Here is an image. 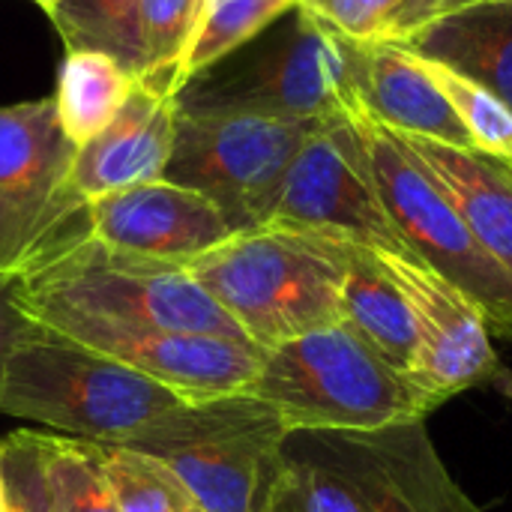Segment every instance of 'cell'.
Instances as JSON below:
<instances>
[{
	"label": "cell",
	"instance_id": "6da1fadb",
	"mask_svg": "<svg viewBox=\"0 0 512 512\" xmlns=\"http://www.w3.org/2000/svg\"><path fill=\"white\" fill-rule=\"evenodd\" d=\"M186 270L261 351L342 324V240L261 225L231 234Z\"/></svg>",
	"mask_w": 512,
	"mask_h": 512
},
{
	"label": "cell",
	"instance_id": "7a4b0ae2",
	"mask_svg": "<svg viewBox=\"0 0 512 512\" xmlns=\"http://www.w3.org/2000/svg\"><path fill=\"white\" fill-rule=\"evenodd\" d=\"M174 99L186 114H261L306 123L354 114L345 36L297 3L246 45L192 75Z\"/></svg>",
	"mask_w": 512,
	"mask_h": 512
},
{
	"label": "cell",
	"instance_id": "3957f363",
	"mask_svg": "<svg viewBox=\"0 0 512 512\" xmlns=\"http://www.w3.org/2000/svg\"><path fill=\"white\" fill-rule=\"evenodd\" d=\"M246 393L267 402L291 435L381 432L432 414L414 381L345 324L264 351Z\"/></svg>",
	"mask_w": 512,
	"mask_h": 512
},
{
	"label": "cell",
	"instance_id": "277c9868",
	"mask_svg": "<svg viewBox=\"0 0 512 512\" xmlns=\"http://www.w3.org/2000/svg\"><path fill=\"white\" fill-rule=\"evenodd\" d=\"M180 402L168 387L48 327L24 342L0 375V414L102 447H126Z\"/></svg>",
	"mask_w": 512,
	"mask_h": 512
},
{
	"label": "cell",
	"instance_id": "5b68a950",
	"mask_svg": "<svg viewBox=\"0 0 512 512\" xmlns=\"http://www.w3.org/2000/svg\"><path fill=\"white\" fill-rule=\"evenodd\" d=\"M291 432L252 393L180 402L126 447L162 459L201 512H270Z\"/></svg>",
	"mask_w": 512,
	"mask_h": 512
},
{
	"label": "cell",
	"instance_id": "8992f818",
	"mask_svg": "<svg viewBox=\"0 0 512 512\" xmlns=\"http://www.w3.org/2000/svg\"><path fill=\"white\" fill-rule=\"evenodd\" d=\"M24 300L111 321L249 342L186 267L114 252L90 234L30 267L24 273Z\"/></svg>",
	"mask_w": 512,
	"mask_h": 512
},
{
	"label": "cell",
	"instance_id": "52a82bcc",
	"mask_svg": "<svg viewBox=\"0 0 512 512\" xmlns=\"http://www.w3.org/2000/svg\"><path fill=\"white\" fill-rule=\"evenodd\" d=\"M378 195L402 240L429 270L459 288L495 336L512 339V276L480 246L456 204L399 132L357 117Z\"/></svg>",
	"mask_w": 512,
	"mask_h": 512
},
{
	"label": "cell",
	"instance_id": "ba28073f",
	"mask_svg": "<svg viewBox=\"0 0 512 512\" xmlns=\"http://www.w3.org/2000/svg\"><path fill=\"white\" fill-rule=\"evenodd\" d=\"M321 123L177 111L162 180L210 198L234 234L270 222L285 174Z\"/></svg>",
	"mask_w": 512,
	"mask_h": 512
},
{
	"label": "cell",
	"instance_id": "9c48e42d",
	"mask_svg": "<svg viewBox=\"0 0 512 512\" xmlns=\"http://www.w3.org/2000/svg\"><path fill=\"white\" fill-rule=\"evenodd\" d=\"M267 225L414 258L378 195L363 135L351 114L324 120L306 138L285 174Z\"/></svg>",
	"mask_w": 512,
	"mask_h": 512
},
{
	"label": "cell",
	"instance_id": "30bf717a",
	"mask_svg": "<svg viewBox=\"0 0 512 512\" xmlns=\"http://www.w3.org/2000/svg\"><path fill=\"white\" fill-rule=\"evenodd\" d=\"M27 312L36 324L123 363L126 369L168 387L183 402L246 393L264 363V351L240 339L111 321L63 306L27 303Z\"/></svg>",
	"mask_w": 512,
	"mask_h": 512
},
{
	"label": "cell",
	"instance_id": "8fae6325",
	"mask_svg": "<svg viewBox=\"0 0 512 512\" xmlns=\"http://www.w3.org/2000/svg\"><path fill=\"white\" fill-rule=\"evenodd\" d=\"M309 450L339 468L366 512H480L435 453L426 420L381 432H300Z\"/></svg>",
	"mask_w": 512,
	"mask_h": 512
},
{
	"label": "cell",
	"instance_id": "7c38bea8",
	"mask_svg": "<svg viewBox=\"0 0 512 512\" xmlns=\"http://www.w3.org/2000/svg\"><path fill=\"white\" fill-rule=\"evenodd\" d=\"M378 255L393 279L402 285L414 312L420 336V363L414 384L423 393L429 411H435L456 393L495 378L498 357L483 312L423 261L384 252Z\"/></svg>",
	"mask_w": 512,
	"mask_h": 512
},
{
	"label": "cell",
	"instance_id": "4fadbf2b",
	"mask_svg": "<svg viewBox=\"0 0 512 512\" xmlns=\"http://www.w3.org/2000/svg\"><path fill=\"white\" fill-rule=\"evenodd\" d=\"M90 237L114 252L186 267L234 231L195 189L150 180L87 204Z\"/></svg>",
	"mask_w": 512,
	"mask_h": 512
},
{
	"label": "cell",
	"instance_id": "5bb4252c",
	"mask_svg": "<svg viewBox=\"0 0 512 512\" xmlns=\"http://www.w3.org/2000/svg\"><path fill=\"white\" fill-rule=\"evenodd\" d=\"M348 75L354 114L408 138L450 147H474L453 105L435 87L423 63L396 39H348Z\"/></svg>",
	"mask_w": 512,
	"mask_h": 512
},
{
	"label": "cell",
	"instance_id": "9a60e30c",
	"mask_svg": "<svg viewBox=\"0 0 512 512\" xmlns=\"http://www.w3.org/2000/svg\"><path fill=\"white\" fill-rule=\"evenodd\" d=\"M174 93L138 78L117 117L75 150L66 189L90 204L102 195L162 180L174 144Z\"/></svg>",
	"mask_w": 512,
	"mask_h": 512
},
{
	"label": "cell",
	"instance_id": "2e32d148",
	"mask_svg": "<svg viewBox=\"0 0 512 512\" xmlns=\"http://www.w3.org/2000/svg\"><path fill=\"white\" fill-rule=\"evenodd\" d=\"M396 42L414 57L486 87L512 111V0H477L450 9Z\"/></svg>",
	"mask_w": 512,
	"mask_h": 512
},
{
	"label": "cell",
	"instance_id": "e0dca14e",
	"mask_svg": "<svg viewBox=\"0 0 512 512\" xmlns=\"http://www.w3.org/2000/svg\"><path fill=\"white\" fill-rule=\"evenodd\" d=\"M402 141L456 204L480 246L512 276V159L429 138Z\"/></svg>",
	"mask_w": 512,
	"mask_h": 512
},
{
	"label": "cell",
	"instance_id": "ac0fdd59",
	"mask_svg": "<svg viewBox=\"0 0 512 512\" xmlns=\"http://www.w3.org/2000/svg\"><path fill=\"white\" fill-rule=\"evenodd\" d=\"M342 258V324L351 327L396 372L414 381L420 363V336L402 285L384 267L381 255L366 246L342 240Z\"/></svg>",
	"mask_w": 512,
	"mask_h": 512
},
{
	"label": "cell",
	"instance_id": "d6986e66",
	"mask_svg": "<svg viewBox=\"0 0 512 512\" xmlns=\"http://www.w3.org/2000/svg\"><path fill=\"white\" fill-rule=\"evenodd\" d=\"M54 96L0 108V192L18 198H51L66 189L75 159Z\"/></svg>",
	"mask_w": 512,
	"mask_h": 512
},
{
	"label": "cell",
	"instance_id": "ffe728a7",
	"mask_svg": "<svg viewBox=\"0 0 512 512\" xmlns=\"http://www.w3.org/2000/svg\"><path fill=\"white\" fill-rule=\"evenodd\" d=\"M87 234V204L69 189L51 198L0 192V273H27L42 258Z\"/></svg>",
	"mask_w": 512,
	"mask_h": 512
},
{
	"label": "cell",
	"instance_id": "44dd1931",
	"mask_svg": "<svg viewBox=\"0 0 512 512\" xmlns=\"http://www.w3.org/2000/svg\"><path fill=\"white\" fill-rule=\"evenodd\" d=\"M135 75L102 51H66L57 75V117L75 147L93 141L123 108L135 87Z\"/></svg>",
	"mask_w": 512,
	"mask_h": 512
},
{
	"label": "cell",
	"instance_id": "7402d4cb",
	"mask_svg": "<svg viewBox=\"0 0 512 512\" xmlns=\"http://www.w3.org/2000/svg\"><path fill=\"white\" fill-rule=\"evenodd\" d=\"M138 3L141 0H60L51 21L66 51H102L141 78Z\"/></svg>",
	"mask_w": 512,
	"mask_h": 512
},
{
	"label": "cell",
	"instance_id": "603a6c76",
	"mask_svg": "<svg viewBox=\"0 0 512 512\" xmlns=\"http://www.w3.org/2000/svg\"><path fill=\"white\" fill-rule=\"evenodd\" d=\"M300 0H204L195 36L177 69L174 93L198 72L228 57Z\"/></svg>",
	"mask_w": 512,
	"mask_h": 512
},
{
	"label": "cell",
	"instance_id": "cb8c5ba5",
	"mask_svg": "<svg viewBox=\"0 0 512 512\" xmlns=\"http://www.w3.org/2000/svg\"><path fill=\"white\" fill-rule=\"evenodd\" d=\"M102 471L120 512H201L162 459L132 447H102Z\"/></svg>",
	"mask_w": 512,
	"mask_h": 512
},
{
	"label": "cell",
	"instance_id": "d4e9b609",
	"mask_svg": "<svg viewBox=\"0 0 512 512\" xmlns=\"http://www.w3.org/2000/svg\"><path fill=\"white\" fill-rule=\"evenodd\" d=\"M204 0H141L138 3V45L141 78L174 93L177 69L189 51Z\"/></svg>",
	"mask_w": 512,
	"mask_h": 512
},
{
	"label": "cell",
	"instance_id": "484cf974",
	"mask_svg": "<svg viewBox=\"0 0 512 512\" xmlns=\"http://www.w3.org/2000/svg\"><path fill=\"white\" fill-rule=\"evenodd\" d=\"M285 474L270 512H366L354 483L306 444H285Z\"/></svg>",
	"mask_w": 512,
	"mask_h": 512
},
{
	"label": "cell",
	"instance_id": "4316f807",
	"mask_svg": "<svg viewBox=\"0 0 512 512\" xmlns=\"http://www.w3.org/2000/svg\"><path fill=\"white\" fill-rule=\"evenodd\" d=\"M0 512H60L48 471V435L24 429L0 441Z\"/></svg>",
	"mask_w": 512,
	"mask_h": 512
},
{
	"label": "cell",
	"instance_id": "83f0119b",
	"mask_svg": "<svg viewBox=\"0 0 512 512\" xmlns=\"http://www.w3.org/2000/svg\"><path fill=\"white\" fill-rule=\"evenodd\" d=\"M48 471L60 512H120L102 471V444L48 435Z\"/></svg>",
	"mask_w": 512,
	"mask_h": 512
},
{
	"label": "cell",
	"instance_id": "f1b7e54d",
	"mask_svg": "<svg viewBox=\"0 0 512 512\" xmlns=\"http://www.w3.org/2000/svg\"><path fill=\"white\" fill-rule=\"evenodd\" d=\"M420 60V57H417ZM423 69L429 72V78L435 81V87L444 93V99L453 105L456 117L462 120V126L471 135V144L483 153H495V156H507L512 159V111L486 87L462 78L459 72L438 66V63H426L420 60Z\"/></svg>",
	"mask_w": 512,
	"mask_h": 512
},
{
	"label": "cell",
	"instance_id": "f546056e",
	"mask_svg": "<svg viewBox=\"0 0 512 512\" xmlns=\"http://www.w3.org/2000/svg\"><path fill=\"white\" fill-rule=\"evenodd\" d=\"M348 39H387L402 0H303Z\"/></svg>",
	"mask_w": 512,
	"mask_h": 512
},
{
	"label": "cell",
	"instance_id": "4dcf8cb0",
	"mask_svg": "<svg viewBox=\"0 0 512 512\" xmlns=\"http://www.w3.org/2000/svg\"><path fill=\"white\" fill-rule=\"evenodd\" d=\"M39 330L24 303V273H0V375L6 360Z\"/></svg>",
	"mask_w": 512,
	"mask_h": 512
},
{
	"label": "cell",
	"instance_id": "1f68e13d",
	"mask_svg": "<svg viewBox=\"0 0 512 512\" xmlns=\"http://www.w3.org/2000/svg\"><path fill=\"white\" fill-rule=\"evenodd\" d=\"M468 3H477V0H402V9L396 12L393 18V30L387 39H399L405 36L408 30L450 12V9H459V6H468Z\"/></svg>",
	"mask_w": 512,
	"mask_h": 512
},
{
	"label": "cell",
	"instance_id": "d6a6232c",
	"mask_svg": "<svg viewBox=\"0 0 512 512\" xmlns=\"http://www.w3.org/2000/svg\"><path fill=\"white\" fill-rule=\"evenodd\" d=\"M495 381L504 387V393L512 399V375H507V372H501V369H498V372H495Z\"/></svg>",
	"mask_w": 512,
	"mask_h": 512
},
{
	"label": "cell",
	"instance_id": "836d02e7",
	"mask_svg": "<svg viewBox=\"0 0 512 512\" xmlns=\"http://www.w3.org/2000/svg\"><path fill=\"white\" fill-rule=\"evenodd\" d=\"M33 3H36V6H39V9H42L48 18H51V12L57 9V3H60V0H33Z\"/></svg>",
	"mask_w": 512,
	"mask_h": 512
},
{
	"label": "cell",
	"instance_id": "e575fe53",
	"mask_svg": "<svg viewBox=\"0 0 512 512\" xmlns=\"http://www.w3.org/2000/svg\"><path fill=\"white\" fill-rule=\"evenodd\" d=\"M300 3H303V0H300Z\"/></svg>",
	"mask_w": 512,
	"mask_h": 512
}]
</instances>
